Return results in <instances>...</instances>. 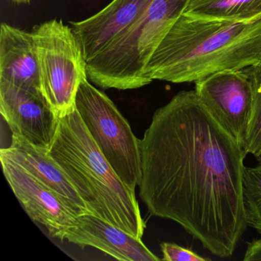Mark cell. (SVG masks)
<instances>
[{
    "mask_svg": "<svg viewBox=\"0 0 261 261\" xmlns=\"http://www.w3.org/2000/svg\"><path fill=\"white\" fill-rule=\"evenodd\" d=\"M140 149L139 192L149 213L178 223L215 256H231L248 226L247 154L195 91L155 111Z\"/></svg>",
    "mask_w": 261,
    "mask_h": 261,
    "instance_id": "cell-1",
    "label": "cell"
},
{
    "mask_svg": "<svg viewBox=\"0 0 261 261\" xmlns=\"http://www.w3.org/2000/svg\"><path fill=\"white\" fill-rule=\"evenodd\" d=\"M256 66H261V18L233 22L181 15L154 51L145 75L149 83H195Z\"/></svg>",
    "mask_w": 261,
    "mask_h": 261,
    "instance_id": "cell-2",
    "label": "cell"
},
{
    "mask_svg": "<svg viewBox=\"0 0 261 261\" xmlns=\"http://www.w3.org/2000/svg\"><path fill=\"white\" fill-rule=\"evenodd\" d=\"M48 152L90 213L142 239L146 223L135 191L120 179L103 156L77 110L59 119Z\"/></svg>",
    "mask_w": 261,
    "mask_h": 261,
    "instance_id": "cell-3",
    "label": "cell"
},
{
    "mask_svg": "<svg viewBox=\"0 0 261 261\" xmlns=\"http://www.w3.org/2000/svg\"><path fill=\"white\" fill-rule=\"evenodd\" d=\"M189 0H148L135 20L87 62L88 77L105 89H137L149 85L146 65Z\"/></svg>",
    "mask_w": 261,
    "mask_h": 261,
    "instance_id": "cell-4",
    "label": "cell"
},
{
    "mask_svg": "<svg viewBox=\"0 0 261 261\" xmlns=\"http://www.w3.org/2000/svg\"><path fill=\"white\" fill-rule=\"evenodd\" d=\"M33 33L42 94L58 117H65L75 111L79 87L88 79L82 45L62 21H47Z\"/></svg>",
    "mask_w": 261,
    "mask_h": 261,
    "instance_id": "cell-5",
    "label": "cell"
},
{
    "mask_svg": "<svg viewBox=\"0 0 261 261\" xmlns=\"http://www.w3.org/2000/svg\"><path fill=\"white\" fill-rule=\"evenodd\" d=\"M75 108L103 156L120 179L133 191L141 180L140 139L115 103L84 79Z\"/></svg>",
    "mask_w": 261,
    "mask_h": 261,
    "instance_id": "cell-6",
    "label": "cell"
},
{
    "mask_svg": "<svg viewBox=\"0 0 261 261\" xmlns=\"http://www.w3.org/2000/svg\"><path fill=\"white\" fill-rule=\"evenodd\" d=\"M195 91L244 149L254 103V86L248 68L212 74L195 82Z\"/></svg>",
    "mask_w": 261,
    "mask_h": 261,
    "instance_id": "cell-7",
    "label": "cell"
},
{
    "mask_svg": "<svg viewBox=\"0 0 261 261\" xmlns=\"http://www.w3.org/2000/svg\"><path fill=\"white\" fill-rule=\"evenodd\" d=\"M0 113L13 134L48 152L59 118L42 92L30 91L0 79Z\"/></svg>",
    "mask_w": 261,
    "mask_h": 261,
    "instance_id": "cell-8",
    "label": "cell"
},
{
    "mask_svg": "<svg viewBox=\"0 0 261 261\" xmlns=\"http://www.w3.org/2000/svg\"><path fill=\"white\" fill-rule=\"evenodd\" d=\"M0 161L6 179L29 217L44 226L53 238L63 241L79 216L56 192L19 165L3 155Z\"/></svg>",
    "mask_w": 261,
    "mask_h": 261,
    "instance_id": "cell-9",
    "label": "cell"
},
{
    "mask_svg": "<svg viewBox=\"0 0 261 261\" xmlns=\"http://www.w3.org/2000/svg\"><path fill=\"white\" fill-rule=\"evenodd\" d=\"M65 240L82 248L98 249L118 260H162L149 250L142 239L92 214L79 215L75 225L65 232Z\"/></svg>",
    "mask_w": 261,
    "mask_h": 261,
    "instance_id": "cell-10",
    "label": "cell"
},
{
    "mask_svg": "<svg viewBox=\"0 0 261 261\" xmlns=\"http://www.w3.org/2000/svg\"><path fill=\"white\" fill-rule=\"evenodd\" d=\"M0 155L14 162L56 192L77 216L91 214L66 174L48 152L38 149L23 137L13 134L11 145L1 149Z\"/></svg>",
    "mask_w": 261,
    "mask_h": 261,
    "instance_id": "cell-11",
    "label": "cell"
},
{
    "mask_svg": "<svg viewBox=\"0 0 261 261\" xmlns=\"http://www.w3.org/2000/svg\"><path fill=\"white\" fill-rule=\"evenodd\" d=\"M148 0H112L94 16L71 22L86 62L105 49L135 20Z\"/></svg>",
    "mask_w": 261,
    "mask_h": 261,
    "instance_id": "cell-12",
    "label": "cell"
},
{
    "mask_svg": "<svg viewBox=\"0 0 261 261\" xmlns=\"http://www.w3.org/2000/svg\"><path fill=\"white\" fill-rule=\"evenodd\" d=\"M0 79L30 91L42 92L33 33L1 24Z\"/></svg>",
    "mask_w": 261,
    "mask_h": 261,
    "instance_id": "cell-13",
    "label": "cell"
},
{
    "mask_svg": "<svg viewBox=\"0 0 261 261\" xmlns=\"http://www.w3.org/2000/svg\"><path fill=\"white\" fill-rule=\"evenodd\" d=\"M182 15L198 19L250 22L261 18V0H189Z\"/></svg>",
    "mask_w": 261,
    "mask_h": 261,
    "instance_id": "cell-14",
    "label": "cell"
},
{
    "mask_svg": "<svg viewBox=\"0 0 261 261\" xmlns=\"http://www.w3.org/2000/svg\"><path fill=\"white\" fill-rule=\"evenodd\" d=\"M244 204L247 225L261 234V166L244 168Z\"/></svg>",
    "mask_w": 261,
    "mask_h": 261,
    "instance_id": "cell-15",
    "label": "cell"
},
{
    "mask_svg": "<svg viewBox=\"0 0 261 261\" xmlns=\"http://www.w3.org/2000/svg\"><path fill=\"white\" fill-rule=\"evenodd\" d=\"M254 86V103L244 151L261 160V66L248 68Z\"/></svg>",
    "mask_w": 261,
    "mask_h": 261,
    "instance_id": "cell-16",
    "label": "cell"
},
{
    "mask_svg": "<svg viewBox=\"0 0 261 261\" xmlns=\"http://www.w3.org/2000/svg\"><path fill=\"white\" fill-rule=\"evenodd\" d=\"M163 258L166 261H207L209 258L203 257L188 248L174 243L163 242L160 244Z\"/></svg>",
    "mask_w": 261,
    "mask_h": 261,
    "instance_id": "cell-17",
    "label": "cell"
},
{
    "mask_svg": "<svg viewBox=\"0 0 261 261\" xmlns=\"http://www.w3.org/2000/svg\"><path fill=\"white\" fill-rule=\"evenodd\" d=\"M244 260H261V238L253 239L248 243Z\"/></svg>",
    "mask_w": 261,
    "mask_h": 261,
    "instance_id": "cell-18",
    "label": "cell"
},
{
    "mask_svg": "<svg viewBox=\"0 0 261 261\" xmlns=\"http://www.w3.org/2000/svg\"><path fill=\"white\" fill-rule=\"evenodd\" d=\"M13 1L17 4H28L31 0H13Z\"/></svg>",
    "mask_w": 261,
    "mask_h": 261,
    "instance_id": "cell-19",
    "label": "cell"
},
{
    "mask_svg": "<svg viewBox=\"0 0 261 261\" xmlns=\"http://www.w3.org/2000/svg\"><path fill=\"white\" fill-rule=\"evenodd\" d=\"M259 166H261V160H259Z\"/></svg>",
    "mask_w": 261,
    "mask_h": 261,
    "instance_id": "cell-20",
    "label": "cell"
}]
</instances>
